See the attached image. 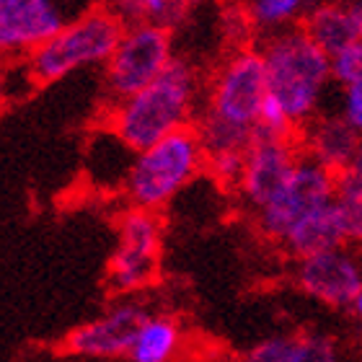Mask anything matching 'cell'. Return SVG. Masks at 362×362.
I'll return each mask as SVG.
<instances>
[{
	"label": "cell",
	"instance_id": "obj_1",
	"mask_svg": "<svg viewBox=\"0 0 362 362\" xmlns=\"http://www.w3.org/2000/svg\"><path fill=\"white\" fill-rule=\"evenodd\" d=\"M199 90L202 83L194 65L174 57L148 88L109 106L106 127L129 153H140L179 129L194 127Z\"/></svg>",
	"mask_w": 362,
	"mask_h": 362
},
{
	"label": "cell",
	"instance_id": "obj_2",
	"mask_svg": "<svg viewBox=\"0 0 362 362\" xmlns=\"http://www.w3.org/2000/svg\"><path fill=\"white\" fill-rule=\"evenodd\" d=\"M267 70V96L282 106L300 132L321 114L332 81V57L298 26L267 37L262 47Z\"/></svg>",
	"mask_w": 362,
	"mask_h": 362
},
{
	"label": "cell",
	"instance_id": "obj_3",
	"mask_svg": "<svg viewBox=\"0 0 362 362\" xmlns=\"http://www.w3.org/2000/svg\"><path fill=\"white\" fill-rule=\"evenodd\" d=\"M124 29V21L106 6H96L78 18H70L52 39H47L23 60L31 86L57 83L76 70L106 65Z\"/></svg>",
	"mask_w": 362,
	"mask_h": 362
},
{
	"label": "cell",
	"instance_id": "obj_4",
	"mask_svg": "<svg viewBox=\"0 0 362 362\" xmlns=\"http://www.w3.org/2000/svg\"><path fill=\"white\" fill-rule=\"evenodd\" d=\"M202 171L204 148L194 127H187L145 151L132 153L122 189L129 199V207L160 212Z\"/></svg>",
	"mask_w": 362,
	"mask_h": 362
},
{
	"label": "cell",
	"instance_id": "obj_5",
	"mask_svg": "<svg viewBox=\"0 0 362 362\" xmlns=\"http://www.w3.org/2000/svg\"><path fill=\"white\" fill-rule=\"evenodd\" d=\"M267 101V70L259 47H241L228 57L207 86V101L199 114L230 127L257 132Z\"/></svg>",
	"mask_w": 362,
	"mask_h": 362
},
{
	"label": "cell",
	"instance_id": "obj_6",
	"mask_svg": "<svg viewBox=\"0 0 362 362\" xmlns=\"http://www.w3.org/2000/svg\"><path fill=\"white\" fill-rule=\"evenodd\" d=\"M174 34L156 23H132L104 65L109 106L135 96L156 81L174 60Z\"/></svg>",
	"mask_w": 362,
	"mask_h": 362
},
{
	"label": "cell",
	"instance_id": "obj_7",
	"mask_svg": "<svg viewBox=\"0 0 362 362\" xmlns=\"http://www.w3.org/2000/svg\"><path fill=\"white\" fill-rule=\"evenodd\" d=\"M163 228L158 212L127 207L117 223V246H114L106 282L117 295H132L153 285L158 277Z\"/></svg>",
	"mask_w": 362,
	"mask_h": 362
},
{
	"label": "cell",
	"instance_id": "obj_8",
	"mask_svg": "<svg viewBox=\"0 0 362 362\" xmlns=\"http://www.w3.org/2000/svg\"><path fill=\"white\" fill-rule=\"evenodd\" d=\"M337 189H339V176L318 166L316 160L300 156L298 166L293 168L290 179L282 184L277 194L269 202L257 210V228L262 235L269 241L282 243L290 228L308 212L324 207V204L337 199Z\"/></svg>",
	"mask_w": 362,
	"mask_h": 362
},
{
	"label": "cell",
	"instance_id": "obj_9",
	"mask_svg": "<svg viewBox=\"0 0 362 362\" xmlns=\"http://www.w3.org/2000/svg\"><path fill=\"white\" fill-rule=\"evenodd\" d=\"M70 18L62 0H0V62L26 60Z\"/></svg>",
	"mask_w": 362,
	"mask_h": 362
},
{
	"label": "cell",
	"instance_id": "obj_10",
	"mask_svg": "<svg viewBox=\"0 0 362 362\" xmlns=\"http://www.w3.org/2000/svg\"><path fill=\"white\" fill-rule=\"evenodd\" d=\"M151 310L137 300H122L117 305L76 326L62 339V352L88 360H119L129 355L137 329L145 324Z\"/></svg>",
	"mask_w": 362,
	"mask_h": 362
},
{
	"label": "cell",
	"instance_id": "obj_11",
	"mask_svg": "<svg viewBox=\"0 0 362 362\" xmlns=\"http://www.w3.org/2000/svg\"><path fill=\"white\" fill-rule=\"evenodd\" d=\"M300 156L303 153L298 137L254 135V143L246 151L243 176L238 181V192H241L243 202L254 212L262 210L282 189V184L290 179Z\"/></svg>",
	"mask_w": 362,
	"mask_h": 362
},
{
	"label": "cell",
	"instance_id": "obj_12",
	"mask_svg": "<svg viewBox=\"0 0 362 362\" xmlns=\"http://www.w3.org/2000/svg\"><path fill=\"white\" fill-rule=\"evenodd\" d=\"M295 285L300 287V293L329 308L349 310L362 287V264L344 246L313 254V257L298 259Z\"/></svg>",
	"mask_w": 362,
	"mask_h": 362
},
{
	"label": "cell",
	"instance_id": "obj_13",
	"mask_svg": "<svg viewBox=\"0 0 362 362\" xmlns=\"http://www.w3.org/2000/svg\"><path fill=\"white\" fill-rule=\"evenodd\" d=\"M298 145L305 158L316 160L326 171L341 176L362 148V137L339 112L318 114L298 132Z\"/></svg>",
	"mask_w": 362,
	"mask_h": 362
},
{
	"label": "cell",
	"instance_id": "obj_14",
	"mask_svg": "<svg viewBox=\"0 0 362 362\" xmlns=\"http://www.w3.org/2000/svg\"><path fill=\"white\" fill-rule=\"evenodd\" d=\"M300 29L324 49L329 57L360 39V13L357 3L318 0L303 18Z\"/></svg>",
	"mask_w": 362,
	"mask_h": 362
},
{
	"label": "cell",
	"instance_id": "obj_15",
	"mask_svg": "<svg viewBox=\"0 0 362 362\" xmlns=\"http://www.w3.org/2000/svg\"><path fill=\"white\" fill-rule=\"evenodd\" d=\"M344 243H347V238H344V228H341L337 199H334V202L324 204V207H318V210L308 212L305 218L298 220L290 228V233L285 235L282 246L295 259H305L313 254L341 249Z\"/></svg>",
	"mask_w": 362,
	"mask_h": 362
},
{
	"label": "cell",
	"instance_id": "obj_16",
	"mask_svg": "<svg viewBox=\"0 0 362 362\" xmlns=\"http://www.w3.org/2000/svg\"><path fill=\"white\" fill-rule=\"evenodd\" d=\"M181 347V326L171 316L151 313L137 329L129 347V362H174Z\"/></svg>",
	"mask_w": 362,
	"mask_h": 362
},
{
	"label": "cell",
	"instance_id": "obj_17",
	"mask_svg": "<svg viewBox=\"0 0 362 362\" xmlns=\"http://www.w3.org/2000/svg\"><path fill=\"white\" fill-rule=\"evenodd\" d=\"M316 3L318 0H251L246 16L254 29L272 37L279 31L298 29V23H303Z\"/></svg>",
	"mask_w": 362,
	"mask_h": 362
},
{
	"label": "cell",
	"instance_id": "obj_18",
	"mask_svg": "<svg viewBox=\"0 0 362 362\" xmlns=\"http://www.w3.org/2000/svg\"><path fill=\"white\" fill-rule=\"evenodd\" d=\"M104 6L112 8L114 13L124 21V26L156 23V26H163V29L171 31L189 11L184 0H106Z\"/></svg>",
	"mask_w": 362,
	"mask_h": 362
},
{
	"label": "cell",
	"instance_id": "obj_19",
	"mask_svg": "<svg viewBox=\"0 0 362 362\" xmlns=\"http://www.w3.org/2000/svg\"><path fill=\"white\" fill-rule=\"evenodd\" d=\"M337 210L347 243H362V189L339 184L337 189Z\"/></svg>",
	"mask_w": 362,
	"mask_h": 362
},
{
	"label": "cell",
	"instance_id": "obj_20",
	"mask_svg": "<svg viewBox=\"0 0 362 362\" xmlns=\"http://www.w3.org/2000/svg\"><path fill=\"white\" fill-rule=\"evenodd\" d=\"M332 81L344 90L362 86V39L332 54Z\"/></svg>",
	"mask_w": 362,
	"mask_h": 362
},
{
	"label": "cell",
	"instance_id": "obj_21",
	"mask_svg": "<svg viewBox=\"0 0 362 362\" xmlns=\"http://www.w3.org/2000/svg\"><path fill=\"white\" fill-rule=\"evenodd\" d=\"M293 362H339L337 341L321 332L300 334V337H295Z\"/></svg>",
	"mask_w": 362,
	"mask_h": 362
},
{
	"label": "cell",
	"instance_id": "obj_22",
	"mask_svg": "<svg viewBox=\"0 0 362 362\" xmlns=\"http://www.w3.org/2000/svg\"><path fill=\"white\" fill-rule=\"evenodd\" d=\"M243 166H246V151H223V153H210L204 156V171L218 179L226 187L238 189V181L243 176Z\"/></svg>",
	"mask_w": 362,
	"mask_h": 362
},
{
	"label": "cell",
	"instance_id": "obj_23",
	"mask_svg": "<svg viewBox=\"0 0 362 362\" xmlns=\"http://www.w3.org/2000/svg\"><path fill=\"white\" fill-rule=\"evenodd\" d=\"M295 357V337L274 334L267 339L257 341L243 355V362H293Z\"/></svg>",
	"mask_w": 362,
	"mask_h": 362
},
{
	"label": "cell",
	"instance_id": "obj_24",
	"mask_svg": "<svg viewBox=\"0 0 362 362\" xmlns=\"http://www.w3.org/2000/svg\"><path fill=\"white\" fill-rule=\"evenodd\" d=\"M339 114L357 129V132H360V137H362V86L347 88L344 93H341V112Z\"/></svg>",
	"mask_w": 362,
	"mask_h": 362
},
{
	"label": "cell",
	"instance_id": "obj_25",
	"mask_svg": "<svg viewBox=\"0 0 362 362\" xmlns=\"http://www.w3.org/2000/svg\"><path fill=\"white\" fill-rule=\"evenodd\" d=\"M339 184H349V187H360L362 189V148L355 156V160L349 163V168L339 176Z\"/></svg>",
	"mask_w": 362,
	"mask_h": 362
},
{
	"label": "cell",
	"instance_id": "obj_26",
	"mask_svg": "<svg viewBox=\"0 0 362 362\" xmlns=\"http://www.w3.org/2000/svg\"><path fill=\"white\" fill-rule=\"evenodd\" d=\"M13 98L11 93V76H8V65L6 62H0V112L6 109V104Z\"/></svg>",
	"mask_w": 362,
	"mask_h": 362
},
{
	"label": "cell",
	"instance_id": "obj_27",
	"mask_svg": "<svg viewBox=\"0 0 362 362\" xmlns=\"http://www.w3.org/2000/svg\"><path fill=\"white\" fill-rule=\"evenodd\" d=\"M349 310L355 313V318H360V321H362V287H360V293L355 295V300H352V305H349Z\"/></svg>",
	"mask_w": 362,
	"mask_h": 362
},
{
	"label": "cell",
	"instance_id": "obj_28",
	"mask_svg": "<svg viewBox=\"0 0 362 362\" xmlns=\"http://www.w3.org/2000/svg\"><path fill=\"white\" fill-rule=\"evenodd\" d=\"M357 13H360V39H362V3H357Z\"/></svg>",
	"mask_w": 362,
	"mask_h": 362
},
{
	"label": "cell",
	"instance_id": "obj_29",
	"mask_svg": "<svg viewBox=\"0 0 362 362\" xmlns=\"http://www.w3.org/2000/svg\"><path fill=\"white\" fill-rule=\"evenodd\" d=\"M184 3H187V6L192 8V6H199V3H204V0H184Z\"/></svg>",
	"mask_w": 362,
	"mask_h": 362
}]
</instances>
